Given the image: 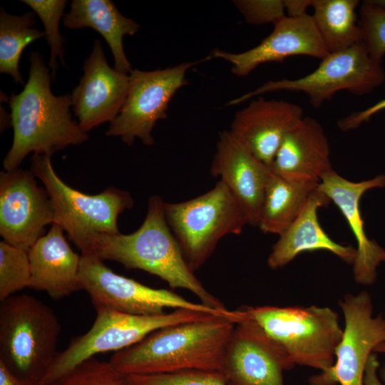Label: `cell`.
I'll return each instance as SVG.
<instances>
[{
	"instance_id": "1",
	"label": "cell",
	"mask_w": 385,
	"mask_h": 385,
	"mask_svg": "<svg viewBox=\"0 0 385 385\" xmlns=\"http://www.w3.org/2000/svg\"><path fill=\"white\" fill-rule=\"evenodd\" d=\"M29 62V78L24 89L12 93L8 100L14 135L3 161L4 170L19 168L31 153L53 154L88 139V134L72 119L71 94L55 96L52 93V76L42 54L31 52Z\"/></svg>"
},
{
	"instance_id": "2",
	"label": "cell",
	"mask_w": 385,
	"mask_h": 385,
	"mask_svg": "<svg viewBox=\"0 0 385 385\" xmlns=\"http://www.w3.org/2000/svg\"><path fill=\"white\" fill-rule=\"evenodd\" d=\"M235 322L206 318L159 329L138 343L116 351L109 362L123 375L185 370L222 372L225 350Z\"/></svg>"
},
{
	"instance_id": "3",
	"label": "cell",
	"mask_w": 385,
	"mask_h": 385,
	"mask_svg": "<svg viewBox=\"0 0 385 385\" xmlns=\"http://www.w3.org/2000/svg\"><path fill=\"white\" fill-rule=\"evenodd\" d=\"M85 254L117 262L127 269L144 270L165 280L172 288L190 291L212 309L230 312L203 287L188 266L168 224L164 201L160 196L150 197L145 218L136 231L128 235H97Z\"/></svg>"
},
{
	"instance_id": "4",
	"label": "cell",
	"mask_w": 385,
	"mask_h": 385,
	"mask_svg": "<svg viewBox=\"0 0 385 385\" xmlns=\"http://www.w3.org/2000/svg\"><path fill=\"white\" fill-rule=\"evenodd\" d=\"M61 325L53 310L29 294L0 306V361L19 378L38 384L56 358Z\"/></svg>"
},
{
	"instance_id": "5",
	"label": "cell",
	"mask_w": 385,
	"mask_h": 385,
	"mask_svg": "<svg viewBox=\"0 0 385 385\" xmlns=\"http://www.w3.org/2000/svg\"><path fill=\"white\" fill-rule=\"evenodd\" d=\"M237 310L241 319L254 322L279 344L295 365L321 372L334 365L343 329L337 313L331 308L245 306Z\"/></svg>"
},
{
	"instance_id": "6",
	"label": "cell",
	"mask_w": 385,
	"mask_h": 385,
	"mask_svg": "<svg viewBox=\"0 0 385 385\" xmlns=\"http://www.w3.org/2000/svg\"><path fill=\"white\" fill-rule=\"evenodd\" d=\"M53 154H34L31 171L43 184L53 210V223L66 232L69 239L86 253L92 239L99 234L120 233L118 219L134 204L130 192L109 187L97 195L72 188L56 174Z\"/></svg>"
},
{
	"instance_id": "7",
	"label": "cell",
	"mask_w": 385,
	"mask_h": 385,
	"mask_svg": "<svg viewBox=\"0 0 385 385\" xmlns=\"http://www.w3.org/2000/svg\"><path fill=\"white\" fill-rule=\"evenodd\" d=\"M168 224L183 256L195 272L208 260L222 237L239 235L247 217L240 204L221 180L207 192L188 201L164 202Z\"/></svg>"
},
{
	"instance_id": "8",
	"label": "cell",
	"mask_w": 385,
	"mask_h": 385,
	"mask_svg": "<svg viewBox=\"0 0 385 385\" xmlns=\"http://www.w3.org/2000/svg\"><path fill=\"white\" fill-rule=\"evenodd\" d=\"M96 310V317L91 329L72 339L65 350L58 352L38 385H51L89 358L126 349L159 329L215 315L183 309L158 315H134L108 308Z\"/></svg>"
},
{
	"instance_id": "9",
	"label": "cell",
	"mask_w": 385,
	"mask_h": 385,
	"mask_svg": "<svg viewBox=\"0 0 385 385\" xmlns=\"http://www.w3.org/2000/svg\"><path fill=\"white\" fill-rule=\"evenodd\" d=\"M384 80L381 63L374 60L364 46L359 43L348 49L329 53L321 60L319 66L307 76L293 80L267 81L226 105L235 106L267 92L293 91L304 93L312 106L319 108L339 91L368 94Z\"/></svg>"
},
{
	"instance_id": "10",
	"label": "cell",
	"mask_w": 385,
	"mask_h": 385,
	"mask_svg": "<svg viewBox=\"0 0 385 385\" xmlns=\"http://www.w3.org/2000/svg\"><path fill=\"white\" fill-rule=\"evenodd\" d=\"M78 280L95 309L108 308L134 315H158L166 308L183 309L238 319L235 310L224 312L190 302L167 289L145 286L116 274L94 254H81Z\"/></svg>"
},
{
	"instance_id": "11",
	"label": "cell",
	"mask_w": 385,
	"mask_h": 385,
	"mask_svg": "<svg viewBox=\"0 0 385 385\" xmlns=\"http://www.w3.org/2000/svg\"><path fill=\"white\" fill-rule=\"evenodd\" d=\"M198 62H185L165 69L129 73L128 91L106 136L119 137L128 146L136 138L148 146L154 144L152 132L156 122L167 117L169 103L175 93L188 83L187 71Z\"/></svg>"
},
{
	"instance_id": "12",
	"label": "cell",
	"mask_w": 385,
	"mask_h": 385,
	"mask_svg": "<svg viewBox=\"0 0 385 385\" xmlns=\"http://www.w3.org/2000/svg\"><path fill=\"white\" fill-rule=\"evenodd\" d=\"M344 317L342 338L335 349V361L327 371L312 375L309 385H364L367 361L374 348L385 342V316L374 315L367 292L346 294L339 301Z\"/></svg>"
},
{
	"instance_id": "13",
	"label": "cell",
	"mask_w": 385,
	"mask_h": 385,
	"mask_svg": "<svg viewBox=\"0 0 385 385\" xmlns=\"http://www.w3.org/2000/svg\"><path fill=\"white\" fill-rule=\"evenodd\" d=\"M34 176L19 168L0 173V235L28 252L54 220L48 194Z\"/></svg>"
},
{
	"instance_id": "14",
	"label": "cell",
	"mask_w": 385,
	"mask_h": 385,
	"mask_svg": "<svg viewBox=\"0 0 385 385\" xmlns=\"http://www.w3.org/2000/svg\"><path fill=\"white\" fill-rule=\"evenodd\" d=\"M294 365L286 351L257 324L241 319L228 342L222 373L227 385H284L283 371Z\"/></svg>"
},
{
	"instance_id": "15",
	"label": "cell",
	"mask_w": 385,
	"mask_h": 385,
	"mask_svg": "<svg viewBox=\"0 0 385 385\" xmlns=\"http://www.w3.org/2000/svg\"><path fill=\"white\" fill-rule=\"evenodd\" d=\"M83 71L71 98L78 124L87 133L104 123H111L118 115L128 94L129 74L109 66L98 39L94 40Z\"/></svg>"
},
{
	"instance_id": "16",
	"label": "cell",
	"mask_w": 385,
	"mask_h": 385,
	"mask_svg": "<svg viewBox=\"0 0 385 385\" xmlns=\"http://www.w3.org/2000/svg\"><path fill=\"white\" fill-rule=\"evenodd\" d=\"M329 53L312 15L306 14L284 16L274 24L269 36L245 52L233 53L215 49L207 59H224L232 65L233 74L245 77L265 63L280 62L287 57L299 55L322 60Z\"/></svg>"
},
{
	"instance_id": "17",
	"label": "cell",
	"mask_w": 385,
	"mask_h": 385,
	"mask_svg": "<svg viewBox=\"0 0 385 385\" xmlns=\"http://www.w3.org/2000/svg\"><path fill=\"white\" fill-rule=\"evenodd\" d=\"M210 167L230 189L247 220L258 226L264 197L271 174L269 166L256 158L230 130L221 132Z\"/></svg>"
},
{
	"instance_id": "18",
	"label": "cell",
	"mask_w": 385,
	"mask_h": 385,
	"mask_svg": "<svg viewBox=\"0 0 385 385\" xmlns=\"http://www.w3.org/2000/svg\"><path fill=\"white\" fill-rule=\"evenodd\" d=\"M385 187V175L353 182L339 175L334 170L325 174L317 190L333 202L345 217L356 239V255L353 265L354 280L359 284L369 286L377 278V268L385 262V250L375 240L367 237L360 210L362 195L373 188Z\"/></svg>"
},
{
	"instance_id": "19",
	"label": "cell",
	"mask_w": 385,
	"mask_h": 385,
	"mask_svg": "<svg viewBox=\"0 0 385 385\" xmlns=\"http://www.w3.org/2000/svg\"><path fill=\"white\" fill-rule=\"evenodd\" d=\"M303 117L299 105L260 97L236 113L230 131L270 167L284 138Z\"/></svg>"
},
{
	"instance_id": "20",
	"label": "cell",
	"mask_w": 385,
	"mask_h": 385,
	"mask_svg": "<svg viewBox=\"0 0 385 385\" xmlns=\"http://www.w3.org/2000/svg\"><path fill=\"white\" fill-rule=\"evenodd\" d=\"M330 148L320 123L304 116L285 135L270 167L284 178L319 184L332 170Z\"/></svg>"
},
{
	"instance_id": "21",
	"label": "cell",
	"mask_w": 385,
	"mask_h": 385,
	"mask_svg": "<svg viewBox=\"0 0 385 385\" xmlns=\"http://www.w3.org/2000/svg\"><path fill=\"white\" fill-rule=\"evenodd\" d=\"M59 225L53 223L29 251V288L59 299L81 289L78 280L81 256L70 247Z\"/></svg>"
},
{
	"instance_id": "22",
	"label": "cell",
	"mask_w": 385,
	"mask_h": 385,
	"mask_svg": "<svg viewBox=\"0 0 385 385\" xmlns=\"http://www.w3.org/2000/svg\"><path fill=\"white\" fill-rule=\"evenodd\" d=\"M330 200L317 188L310 195L302 212L294 221L279 235L267 259L272 270L281 268L304 252L325 250L344 262L352 265L356 249L334 241L321 227L317 211Z\"/></svg>"
},
{
	"instance_id": "23",
	"label": "cell",
	"mask_w": 385,
	"mask_h": 385,
	"mask_svg": "<svg viewBox=\"0 0 385 385\" xmlns=\"http://www.w3.org/2000/svg\"><path fill=\"white\" fill-rule=\"evenodd\" d=\"M63 25L71 29L91 28L108 43L114 58V68L129 74L132 69L123 48L124 36L135 34L140 25L122 15L111 0H73L64 14Z\"/></svg>"
},
{
	"instance_id": "24",
	"label": "cell",
	"mask_w": 385,
	"mask_h": 385,
	"mask_svg": "<svg viewBox=\"0 0 385 385\" xmlns=\"http://www.w3.org/2000/svg\"><path fill=\"white\" fill-rule=\"evenodd\" d=\"M318 185L291 180L271 172L265 190L260 229L265 233L282 234L300 214Z\"/></svg>"
},
{
	"instance_id": "25",
	"label": "cell",
	"mask_w": 385,
	"mask_h": 385,
	"mask_svg": "<svg viewBox=\"0 0 385 385\" xmlns=\"http://www.w3.org/2000/svg\"><path fill=\"white\" fill-rule=\"evenodd\" d=\"M357 0H312V15L329 53L348 49L361 42L356 9Z\"/></svg>"
},
{
	"instance_id": "26",
	"label": "cell",
	"mask_w": 385,
	"mask_h": 385,
	"mask_svg": "<svg viewBox=\"0 0 385 385\" xmlns=\"http://www.w3.org/2000/svg\"><path fill=\"white\" fill-rule=\"evenodd\" d=\"M34 11L11 15L0 10V73L10 75L16 83L24 85L19 61L24 49L36 40L45 38L44 31L34 28Z\"/></svg>"
},
{
	"instance_id": "27",
	"label": "cell",
	"mask_w": 385,
	"mask_h": 385,
	"mask_svg": "<svg viewBox=\"0 0 385 385\" xmlns=\"http://www.w3.org/2000/svg\"><path fill=\"white\" fill-rule=\"evenodd\" d=\"M38 15L44 26L46 39L51 48L48 68L51 69L52 80L54 81L58 68L57 58L65 66L64 38L59 31V24L64 16L63 12L68 3L66 0H21Z\"/></svg>"
},
{
	"instance_id": "28",
	"label": "cell",
	"mask_w": 385,
	"mask_h": 385,
	"mask_svg": "<svg viewBox=\"0 0 385 385\" xmlns=\"http://www.w3.org/2000/svg\"><path fill=\"white\" fill-rule=\"evenodd\" d=\"M31 268L29 252L5 241L0 242V301L29 287Z\"/></svg>"
},
{
	"instance_id": "29",
	"label": "cell",
	"mask_w": 385,
	"mask_h": 385,
	"mask_svg": "<svg viewBox=\"0 0 385 385\" xmlns=\"http://www.w3.org/2000/svg\"><path fill=\"white\" fill-rule=\"evenodd\" d=\"M359 24L361 43L374 60L381 63L385 55V7L374 0L364 1L360 8Z\"/></svg>"
},
{
	"instance_id": "30",
	"label": "cell",
	"mask_w": 385,
	"mask_h": 385,
	"mask_svg": "<svg viewBox=\"0 0 385 385\" xmlns=\"http://www.w3.org/2000/svg\"><path fill=\"white\" fill-rule=\"evenodd\" d=\"M51 385H126L124 375L94 357L81 362Z\"/></svg>"
},
{
	"instance_id": "31",
	"label": "cell",
	"mask_w": 385,
	"mask_h": 385,
	"mask_svg": "<svg viewBox=\"0 0 385 385\" xmlns=\"http://www.w3.org/2000/svg\"><path fill=\"white\" fill-rule=\"evenodd\" d=\"M124 379L126 385H227L222 372L205 370L124 375Z\"/></svg>"
},
{
	"instance_id": "32",
	"label": "cell",
	"mask_w": 385,
	"mask_h": 385,
	"mask_svg": "<svg viewBox=\"0 0 385 385\" xmlns=\"http://www.w3.org/2000/svg\"><path fill=\"white\" fill-rule=\"evenodd\" d=\"M232 2L250 24H274L286 16L284 1L237 0Z\"/></svg>"
},
{
	"instance_id": "33",
	"label": "cell",
	"mask_w": 385,
	"mask_h": 385,
	"mask_svg": "<svg viewBox=\"0 0 385 385\" xmlns=\"http://www.w3.org/2000/svg\"><path fill=\"white\" fill-rule=\"evenodd\" d=\"M384 110H385V98L364 110L352 113L341 119L338 123L339 127L344 131L354 130L363 123L369 121L374 115Z\"/></svg>"
},
{
	"instance_id": "34",
	"label": "cell",
	"mask_w": 385,
	"mask_h": 385,
	"mask_svg": "<svg viewBox=\"0 0 385 385\" xmlns=\"http://www.w3.org/2000/svg\"><path fill=\"white\" fill-rule=\"evenodd\" d=\"M380 363L376 353L373 352L366 363L364 376V385H384L379 376Z\"/></svg>"
},
{
	"instance_id": "35",
	"label": "cell",
	"mask_w": 385,
	"mask_h": 385,
	"mask_svg": "<svg viewBox=\"0 0 385 385\" xmlns=\"http://www.w3.org/2000/svg\"><path fill=\"white\" fill-rule=\"evenodd\" d=\"M0 385H38L36 382L18 377L0 361Z\"/></svg>"
},
{
	"instance_id": "36",
	"label": "cell",
	"mask_w": 385,
	"mask_h": 385,
	"mask_svg": "<svg viewBox=\"0 0 385 385\" xmlns=\"http://www.w3.org/2000/svg\"><path fill=\"white\" fill-rule=\"evenodd\" d=\"M284 6L287 11L288 16L297 17L307 14L308 7H312V0H285Z\"/></svg>"
},
{
	"instance_id": "37",
	"label": "cell",
	"mask_w": 385,
	"mask_h": 385,
	"mask_svg": "<svg viewBox=\"0 0 385 385\" xmlns=\"http://www.w3.org/2000/svg\"><path fill=\"white\" fill-rule=\"evenodd\" d=\"M379 376L383 384L385 385V364L379 367Z\"/></svg>"
},
{
	"instance_id": "38",
	"label": "cell",
	"mask_w": 385,
	"mask_h": 385,
	"mask_svg": "<svg viewBox=\"0 0 385 385\" xmlns=\"http://www.w3.org/2000/svg\"><path fill=\"white\" fill-rule=\"evenodd\" d=\"M375 353L385 354V342L379 344L374 349Z\"/></svg>"
},
{
	"instance_id": "39",
	"label": "cell",
	"mask_w": 385,
	"mask_h": 385,
	"mask_svg": "<svg viewBox=\"0 0 385 385\" xmlns=\"http://www.w3.org/2000/svg\"><path fill=\"white\" fill-rule=\"evenodd\" d=\"M377 4L385 7V0H374Z\"/></svg>"
}]
</instances>
